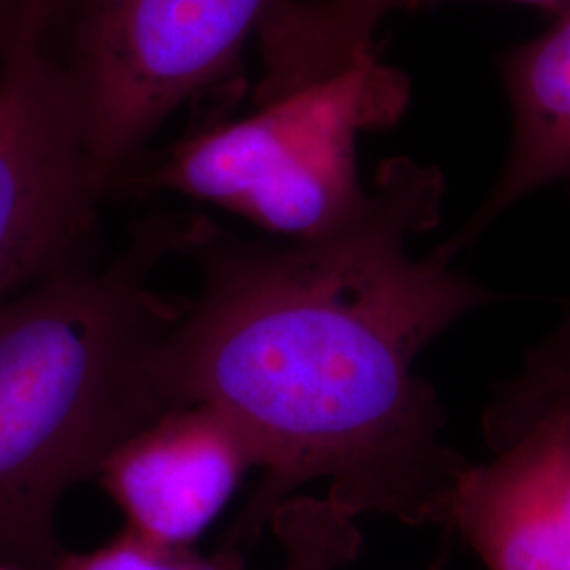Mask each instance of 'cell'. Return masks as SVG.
<instances>
[{
  "label": "cell",
  "mask_w": 570,
  "mask_h": 570,
  "mask_svg": "<svg viewBox=\"0 0 570 570\" xmlns=\"http://www.w3.org/2000/svg\"><path fill=\"white\" fill-rule=\"evenodd\" d=\"M104 186L32 0L0 66V303L70 266Z\"/></svg>",
  "instance_id": "obj_5"
},
{
  "label": "cell",
  "mask_w": 570,
  "mask_h": 570,
  "mask_svg": "<svg viewBox=\"0 0 570 570\" xmlns=\"http://www.w3.org/2000/svg\"><path fill=\"white\" fill-rule=\"evenodd\" d=\"M58 570H247L235 548L202 553L197 548H174L125 529L100 548L63 551Z\"/></svg>",
  "instance_id": "obj_12"
},
{
  "label": "cell",
  "mask_w": 570,
  "mask_h": 570,
  "mask_svg": "<svg viewBox=\"0 0 570 570\" xmlns=\"http://www.w3.org/2000/svg\"><path fill=\"white\" fill-rule=\"evenodd\" d=\"M275 0H32L106 188L195 96L225 79Z\"/></svg>",
  "instance_id": "obj_4"
},
{
  "label": "cell",
  "mask_w": 570,
  "mask_h": 570,
  "mask_svg": "<svg viewBox=\"0 0 570 570\" xmlns=\"http://www.w3.org/2000/svg\"><path fill=\"white\" fill-rule=\"evenodd\" d=\"M410 82L376 56L292 91L256 112L174 146L125 180L218 205L289 242L351 220L370 197L360 178V136L406 110Z\"/></svg>",
  "instance_id": "obj_3"
},
{
  "label": "cell",
  "mask_w": 570,
  "mask_h": 570,
  "mask_svg": "<svg viewBox=\"0 0 570 570\" xmlns=\"http://www.w3.org/2000/svg\"><path fill=\"white\" fill-rule=\"evenodd\" d=\"M482 465H468L444 529L487 570H570V402L541 410Z\"/></svg>",
  "instance_id": "obj_7"
},
{
  "label": "cell",
  "mask_w": 570,
  "mask_h": 570,
  "mask_svg": "<svg viewBox=\"0 0 570 570\" xmlns=\"http://www.w3.org/2000/svg\"><path fill=\"white\" fill-rule=\"evenodd\" d=\"M433 2H449V0H395V7H423V4H433ZM511 2L537 4V7L556 11L560 16L570 11V0H511Z\"/></svg>",
  "instance_id": "obj_14"
},
{
  "label": "cell",
  "mask_w": 570,
  "mask_h": 570,
  "mask_svg": "<svg viewBox=\"0 0 570 570\" xmlns=\"http://www.w3.org/2000/svg\"><path fill=\"white\" fill-rule=\"evenodd\" d=\"M429 570H442V564H433Z\"/></svg>",
  "instance_id": "obj_16"
},
{
  "label": "cell",
  "mask_w": 570,
  "mask_h": 570,
  "mask_svg": "<svg viewBox=\"0 0 570 570\" xmlns=\"http://www.w3.org/2000/svg\"><path fill=\"white\" fill-rule=\"evenodd\" d=\"M355 520L330 497L287 499L268 524L284 550L282 570H341L355 562L364 546Z\"/></svg>",
  "instance_id": "obj_11"
},
{
  "label": "cell",
  "mask_w": 570,
  "mask_h": 570,
  "mask_svg": "<svg viewBox=\"0 0 570 570\" xmlns=\"http://www.w3.org/2000/svg\"><path fill=\"white\" fill-rule=\"evenodd\" d=\"M444 193L438 167L393 157L366 205L324 235L271 245L209 228L193 249L202 289L165 338L159 385L169 407L220 410L258 452L263 478L226 548L320 480L355 518L444 527L469 463L416 362L471 313L513 301L435 249L410 254Z\"/></svg>",
  "instance_id": "obj_1"
},
{
  "label": "cell",
  "mask_w": 570,
  "mask_h": 570,
  "mask_svg": "<svg viewBox=\"0 0 570 570\" xmlns=\"http://www.w3.org/2000/svg\"><path fill=\"white\" fill-rule=\"evenodd\" d=\"M254 468L261 459L242 429L216 407L186 404L129 435L98 480L121 510L125 529L195 548Z\"/></svg>",
  "instance_id": "obj_6"
},
{
  "label": "cell",
  "mask_w": 570,
  "mask_h": 570,
  "mask_svg": "<svg viewBox=\"0 0 570 570\" xmlns=\"http://www.w3.org/2000/svg\"><path fill=\"white\" fill-rule=\"evenodd\" d=\"M0 570H20V569H16V567H9V564H2V562H0Z\"/></svg>",
  "instance_id": "obj_15"
},
{
  "label": "cell",
  "mask_w": 570,
  "mask_h": 570,
  "mask_svg": "<svg viewBox=\"0 0 570 570\" xmlns=\"http://www.w3.org/2000/svg\"><path fill=\"white\" fill-rule=\"evenodd\" d=\"M202 223H155L119 261L66 266L0 303V562L58 570L61 499L169 410L159 355L183 306L150 287Z\"/></svg>",
  "instance_id": "obj_2"
},
{
  "label": "cell",
  "mask_w": 570,
  "mask_h": 570,
  "mask_svg": "<svg viewBox=\"0 0 570 570\" xmlns=\"http://www.w3.org/2000/svg\"><path fill=\"white\" fill-rule=\"evenodd\" d=\"M501 72L513 115L510 155L465 228L435 247L450 261L532 193L551 184L570 190V11L539 39L508 51Z\"/></svg>",
  "instance_id": "obj_8"
},
{
  "label": "cell",
  "mask_w": 570,
  "mask_h": 570,
  "mask_svg": "<svg viewBox=\"0 0 570 570\" xmlns=\"http://www.w3.org/2000/svg\"><path fill=\"white\" fill-rule=\"evenodd\" d=\"M395 0H277L265 23L271 60L298 85L324 81L372 56Z\"/></svg>",
  "instance_id": "obj_9"
},
{
  "label": "cell",
  "mask_w": 570,
  "mask_h": 570,
  "mask_svg": "<svg viewBox=\"0 0 570 570\" xmlns=\"http://www.w3.org/2000/svg\"><path fill=\"white\" fill-rule=\"evenodd\" d=\"M23 0H0V66L18 35Z\"/></svg>",
  "instance_id": "obj_13"
},
{
  "label": "cell",
  "mask_w": 570,
  "mask_h": 570,
  "mask_svg": "<svg viewBox=\"0 0 570 570\" xmlns=\"http://www.w3.org/2000/svg\"><path fill=\"white\" fill-rule=\"evenodd\" d=\"M570 402V301L558 324L532 346L522 366L492 395L482 416L490 452L503 449L546 407Z\"/></svg>",
  "instance_id": "obj_10"
}]
</instances>
